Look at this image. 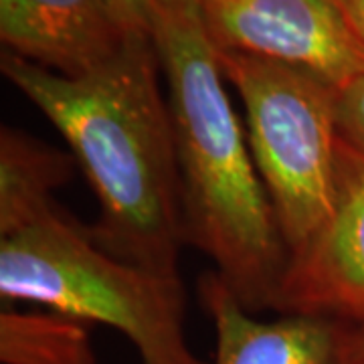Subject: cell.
I'll list each match as a JSON object with an SVG mask.
<instances>
[{"label": "cell", "mask_w": 364, "mask_h": 364, "mask_svg": "<svg viewBox=\"0 0 364 364\" xmlns=\"http://www.w3.org/2000/svg\"><path fill=\"white\" fill-rule=\"evenodd\" d=\"M4 77L57 128L100 203L91 239L114 257L178 275L186 245L168 100L150 35H134L77 77L2 51Z\"/></svg>", "instance_id": "obj_1"}, {"label": "cell", "mask_w": 364, "mask_h": 364, "mask_svg": "<svg viewBox=\"0 0 364 364\" xmlns=\"http://www.w3.org/2000/svg\"><path fill=\"white\" fill-rule=\"evenodd\" d=\"M148 18L168 83L186 243L215 261L249 312L273 310L289 253L225 90L200 0H150Z\"/></svg>", "instance_id": "obj_2"}, {"label": "cell", "mask_w": 364, "mask_h": 364, "mask_svg": "<svg viewBox=\"0 0 364 364\" xmlns=\"http://www.w3.org/2000/svg\"><path fill=\"white\" fill-rule=\"evenodd\" d=\"M0 296L109 326L130 340L140 364H210L186 338L181 275L117 259L59 207L0 239Z\"/></svg>", "instance_id": "obj_3"}, {"label": "cell", "mask_w": 364, "mask_h": 364, "mask_svg": "<svg viewBox=\"0 0 364 364\" xmlns=\"http://www.w3.org/2000/svg\"><path fill=\"white\" fill-rule=\"evenodd\" d=\"M245 107V134L287 253L306 247L332 215L338 126L334 87L284 63L219 49Z\"/></svg>", "instance_id": "obj_4"}, {"label": "cell", "mask_w": 364, "mask_h": 364, "mask_svg": "<svg viewBox=\"0 0 364 364\" xmlns=\"http://www.w3.org/2000/svg\"><path fill=\"white\" fill-rule=\"evenodd\" d=\"M217 49L284 63L338 90L364 69V45L332 0H200Z\"/></svg>", "instance_id": "obj_5"}, {"label": "cell", "mask_w": 364, "mask_h": 364, "mask_svg": "<svg viewBox=\"0 0 364 364\" xmlns=\"http://www.w3.org/2000/svg\"><path fill=\"white\" fill-rule=\"evenodd\" d=\"M273 310L364 324V156L342 138L332 215L289 255Z\"/></svg>", "instance_id": "obj_6"}, {"label": "cell", "mask_w": 364, "mask_h": 364, "mask_svg": "<svg viewBox=\"0 0 364 364\" xmlns=\"http://www.w3.org/2000/svg\"><path fill=\"white\" fill-rule=\"evenodd\" d=\"M198 298L215 328L210 364H364L360 324L304 314L259 320L217 272L200 275Z\"/></svg>", "instance_id": "obj_7"}, {"label": "cell", "mask_w": 364, "mask_h": 364, "mask_svg": "<svg viewBox=\"0 0 364 364\" xmlns=\"http://www.w3.org/2000/svg\"><path fill=\"white\" fill-rule=\"evenodd\" d=\"M130 37L112 0H0L4 51L59 75L100 67Z\"/></svg>", "instance_id": "obj_8"}, {"label": "cell", "mask_w": 364, "mask_h": 364, "mask_svg": "<svg viewBox=\"0 0 364 364\" xmlns=\"http://www.w3.org/2000/svg\"><path fill=\"white\" fill-rule=\"evenodd\" d=\"M75 158L2 126L0 132V239L23 231L57 207L53 193L71 181Z\"/></svg>", "instance_id": "obj_9"}, {"label": "cell", "mask_w": 364, "mask_h": 364, "mask_svg": "<svg viewBox=\"0 0 364 364\" xmlns=\"http://www.w3.org/2000/svg\"><path fill=\"white\" fill-rule=\"evenodd\" d=\"M2 364H95L83 322L57 312L0 314Z\"/></svg>", "instance_id": "obj_10"}, {"label": "cell", "mask_w": 364, "mask_h": 364, "mask_svg": "<svg viewBox=\"0 0 364 364\" xmlns=\"http://www.w3.org/2000/svg\"><path fill=\"white\" fill-rule=\"evenodd\" d=\"M338 136L364 156V69L334 90Z\"/></svg>", "instance_id": "obj_11"}, {"label": "cell", "mask_w": 364, "mask_h": 364, "mask_svg": "<svg viewBox=\"0 0 364 364\" xmlns=\"http://www.w3.org/2000/svg\"><path fill=\"white\" fill-rule=\"evenodd\" d=\"M119 23L130 35H150V0H112Z\"/></svg>", "instance_id": "obj_12"}, {"label": "cell", "mask_w": 364, "mask_h": 364, "mask_svg": "<svg viewBox=\"0 0 364 364\" xmlns=\"http://www.w3.org/2000/svg\"><path fill=\"white\" fill-rule=\"evenodd\" d=\"M344 6L352 31L364 45V0H344Z\"/></svg>", "instance_id": "obj_13"}, {"label": "cell", "mask_w": 364, "mask_h": 364, "mask_svg": "<svg viewBox=\"0 0 364 364\" xmlns=\"http://www.w3.org/2000/svg\"><path fill=\"white\" fill-rule=\"evenodd\" d=\"M332 2H334V4L338 6L340 11H342V14L346 16V6H344V0H332ZM346 21H348V18H346Z\"/></svg>", "instance_id": "obj_14"}, {"label": "cell", "mask_w": 364, "mask_h": 364, "mask_svg": "<svg viewBox=\"0 0 364 364\" xmlns=\"http://www.w3.org/2000/svg\"><path fill=\"white\" fill-rule=\"evenodd\" d=\"M363 332H364V324H363Z\"/></svg>", "instance_id": "obj_15"}]
</instances>
